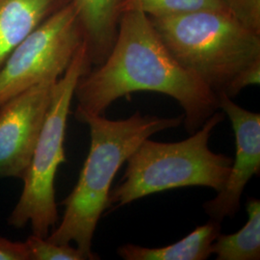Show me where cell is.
<instances>
[{
	"mask_svg": "<svg viewBox=\"0 0 260 260\" xmlns=\"http://www.w3.org/2000/svg\"><path fill=\"white\" fill-rule=\"evenodd\" d=\"M57 80L37 84L0 106V178L23 179Z\"/></svg>",
	"mask_w": 260,
	"mask_h": 260,
	"instance_id": "52a82bcc",
	"label": "cell"
},
{
	"mask_svg": "<svg viewBox=\"0 0 260 260\" xmlns=\"http://www.w3.org/2000/svg\"><path fill=\"white\" fill-rule=\"evenodd\" d=\"M220 233L221 223L210 219L175 244L162 248L125 244L117 252L125 260H205L211 255V245Z\"/></svg>",
	"mask_w": 260,
	"mask_h": 260,
	"instance_id": "8fae6325",
	"label": "cell"
},
{
	"mask_svg": "<svg viewBox=\"0 0 260 260\" xmlns=\"http://www.w3.org/2000/svg\"><path fill=\"white\" fill-rule=\"evenodd\" d=\"M24 243L30 260H86L83 253L70 244L59 245L35 234Z\"/></svg>",
	"mask_w": 260,
	"mask_h": 260,
	"instance_id": "5bb4252c",
	"label": "cell"
},
{
	"mask_svg": "<svg viewBox=\"0 0 260 260\" xmlns=\"http://www.w3.org/2000/svg\"><path fill=\"white\" fill-rule=\"evenodd\" d=\"M72 0H0V69L12 51Z\"/></svg>",
	"mask_w": 260,
	"mask_h": 260,
	"instance_id": "30bf717a",
	"label": "cell"
},
{
	"mask_svg": "<svg viewBox=\"0 0 260 260\" xmlns=\"http://www.w3.org/2000/svg\"><path fill=\"white\" fill-rule=\"evenodd\" d=\"M206 10L226 11L222 0H124L121 7L122 13L140 11L149 18L175 17Z\"/></svg>",
	"mask_w": 260,
	"mask_h": 260,
	"instance_id": "4fadbf2b",
	"label": "cell"
},
{
	"mask_svg": "<svg viewBox=\"0 0 260 260\" xmlns=\"http://www.w3.org/2000/svg\"><path fill=\"white\" fill-rule=\"evenodd\" d=\"M78 14L91 66L103 64L117 40L124 0H72Z\"/></svg>",
	"mask_w": 260,
	"mask_h": 260,
	"instance_id": "9c48e42d",
	"label": "cell"
},
{
	"mask_svg": "<svg viewBox=\"0 0 260 260\" xmlns=\"http://www.w3.org/2000/svg\"><path fill=\"white\" fill-rule=\"evenodd\" d=\"M172 56L217 96L235 98L239 77L260 63V35L226 11L149 18Z\"/></svg>",
	"mask_w": 260,
	"mask_h": 260,
	"instance_id": "3957f363",
	"label": "cell"
},
{
	"mask_svg": "<svg viewBox=\"0 0 260 260\" xmlns=\"http://www.w3.org/2000/svg\"><path fill=\"white\" fill-rule=\"evenodd\" d=\"M218 102L232 122L236 153L222 190L203 207L210 219L222 223L238 212L245 187L251 177L259 175L260 115L242 108L225 94H219Z\"/></svg>",
	"mask_w": 260,
	"mask_h": 260,
	"instance_id": "ba28073f",
	"label": "cell"
},
{
	"mask_svg": "<svg viewBox=\"0 0 260 260\" xmlns=\"http://www.w3.org/2000/svg\"><path fill=\"white\" fill-rule=\"evenodd\" d=\"M91 67L83 42L65 73L53 85L47 116L22 179V193L8 218L10 225L17 229L30 223L33 234L42 238H47L59 220L54 182L58 168L67 161V121L76 85Z\"/></svg>",
	"mask_w": 260,
	"mask_h": 260,
	"instance_id": "5b68a950",
	"label": "cell"
},
{
	"mask_svg": "<svg viewBox=\"0 0 260 260\" xmlns=\"http://www.w3.org/2000/svg\"><path fill=\"white\" fill-rule=\"evenodd\" d=\"M246 209L248 221L233 234H219L211 245V254L218 260L260 259V202L250 198Z\"/></svg>",
	"mask_w": 260,
	"mask_h": 260,
	"instance_id": "7c38bea8",
	"label": "cell"
},
{
	"mask_svg": "<svg viewBox=\"0 0 260 260\" xmlns=\"http://www.w3.org/2000/svg\"><path fill=\"white\" fill-rule=\"evenodd\" d=\"M0 260H30L25 243L0 237Z\"/></svg>",
	"mask_w": 260,
	"mask_h": 260,
	"instance_id": "2e32d148",
	"label": "cell"
},
{
	"mask_svg": "<svg viewBox=\"0 0 260 260\" xmlns=\"http://www.w3.org/2000/svg\"><path fill=\"white\" fill-rule=\"evenodd\" d=\"M140 91L176 100L184 110L183 121L190 134L220 109L218 96L178 64L149 17L140 11H125L110 54L78 80L76 110L104 115L115 101Z\"/></svg>",
	"mask_w": 260,
	"mask_h": 260,
	"instance_id": "6da1fadb",
	"label": "cell"
},
{
	"mask_svg": "<svg viewBox=\"0 0 260 260\" xmlns=\"http://www.w3.org/2000/svg\"><path fill=\"white\" fill-rule=\"evenodd\" d=\"M224 8L242 25L260 35V0H222Z\"/></svg>",
	"mask_w": 260,
	"mask_h": 260,
	"instance_id": "9a60e30c",
	"label": "cell"
},
{
	"mask_svg": "<svg viewBox=\"0 0 260 260\" xmlns=\"http://www.w3.org/2000/svg\"><path fill=\"white\" fill-rule=\"evenodd\" d=\"M84 35L73 1L32 31L0 69V106L29 88L65 73Z\"/></svg>",
	"mask_w": 260,
	"mask_h": 260,
	"instance_id": "8992f818",
	"label": "cell"
},
{
	"mask_svg": "<svg viewBox=\"0 0 260 260\" xmlns=\"http://www.w3.org/2000/svg\"><path fill=\"white\" fill-rule=\"evenodd\" d=\"M223 119L222 112H215L183 141H143L126 160L120 184L110 191V208L117 209L144 197L177 188L201 186L221 191L233 158L215 153L208 142L214 128Z\"/></svg>",
	"mask_w": 260,
	"mask_h": 260,
	"instance_id": "277c9868",
	"label": "cell"
},
{
	"mask_svg": "<svg viewBox=\"0 0 260 260\" xmlns=\"http://www.w3.org/2000/svg\"><path fill=\"white\" fill-rule=\"evenodd\" d=\"M75 118L90 128V149L76 185L62 204V222L47 239L59 245L75 242L86 260L100 259L92 251V241L102 215L110 208L115 176L143 141L180 126L184 116L160 118L136 111L125 120L111 121L104 115L76 110Z\"/></svg>",
	"mask_w": 260,
	"mask_h": 260,
	"instance_id": "7a4b0ae2",
	"label": "cell"
}]
</instances>
